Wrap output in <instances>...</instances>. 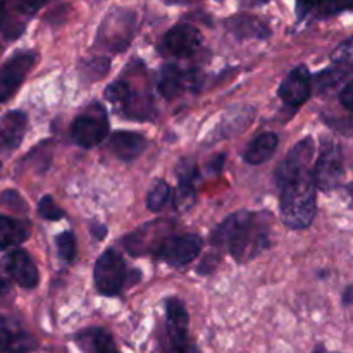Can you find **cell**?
Masks as SVG:
<instances>
[{"mask_svg": "<svg viewBox=\"0 0 353 353\" xmlns=\"http://www.w3.org/2000/svg\"><path fill=\"white\" fill-rule=\"evenodd\" d=\"M281 188V217L286 226L302 230L310 226L316 216V183L312 169L290 174L278 181Z\"/></svg>", "mask_w": 353, "mask_h": 353, "instance_id": "1", "label": "cell"}, {"mask_svg": "<svg viewBox=\"0 0 353 353\" xmlns=\"http://www.w3.org/2000/svg\"><path fill=\"white\" fill-rule=\"evenodd\" d=\"M210 240L217 247H226L236 261L254 257L268 243L264 228L259 226L257 216L252 212H238L230 216L214 230Z\"/></svg>", "mask_w": 353, "mask_h": 353, "instance_id": "2", "label": "cell"}, {"mask_svg": "<svg viewBox=\"0 0 353 353\" xmlns=\"http://www.w3.org/2000/svg\"><path fill=\"white\" fill-rule=\"evenodd\" d=\"M72 140L83 148H93L102 143L109 134L107 114L99 103H93L72 123Z\"/></svg>", "mask_w": 353, "mask_h": 353, "instance_id": "3", "label": "cell"}, {"mask_svg": "<svg viewBox=\"0 0 353 353\" xmlns=\"http://www.w3.org/2000/svg\"><path fill=\"white\" fill-rule=\"evenodd\" d=\"M95 285L102 295H117L126 283L128 271L123 257L116 250L103 252L95 264Z\"/></svg>", "mask_w": 353, "mask_h": 353, "instance_id": "4", "label": "cell"}, {"mask_svg": "<svg viewBox=\"0 0 353 353\" xmlns=\"http://www.w3.org/2000/svg\"><path fill=\"white\" fill-rule=\"evenodd\" d=\"M343 162L345 161L341 147H338L333 141L324 143L319 159H317L316 162V168H314L312 171L316 188L324 190V192H331V190L336 188L341 183V178H343Z\"/></svg>", "mask_w": 353, "mask_h": 353, "instance_id": "5", "label": "cell"}, {"mask_svg": "<svg viewBox=\"0 0 353 353\" xmlns=\"http://www.w3.org/2000/svg\"><path fill=\"white\" fill-rule=\"evenodd\" d=\"M202 45V33L192 24H178L162 37L161 52L174 59H185L195 54Z\"/></svg>", "mask_w": 353, "mask_h": 353, "instance_id": "6", "label": "cell"}, {"mask_svg": "<svg viewBox=\"0 0 353 353\" xmlns=\"http://www.w3.org/2000/svg\"><path fill=\"white\" fill-rule=\"evenodd\" d=\"M203 241L199 234L169 238L157 247V257L171 265H186L199 257Z\"/></svg>", "mask_w": 353, "mask_h": 353, "instance_id": "7", "label": "cell"}, {"mask_svg": "<svg viewBox=\"0 0 353 353\" xmlns=\"http://www.w3.org/2000/svg\"><path fill=\"white\" fill-rule=\"evenodd\" d=\"M37 55L33 52H21L6 62L0 69V102L9 100L23 85L24 78L31 71Z\"/></svg>", "mask_w": 353, "mask_h": 353, "instance_id": "8", "label": "cell"}, {"mask_svg": "<svg viewBox=\"0 0 353 353\" xmlns=\"http://www.w3.org/2000/svg\"><path fill=\"white\" fill-rule=\"evenodd\" d=\"M133 24L134 16L126 10H117V12L110 14L100 30V41L112 47L114 50H121L126 47L133 34Z\"/></svg>", "mask_w": 353, "mask_h": 353, "instance_id": "9", "label": "cell"}, {"mask_svg": "<svg viewBox=\"0 0 353 353\" xmlns=\"http://www.w3.org/2000/svg\"><path fill=\"white\" fill-rule=\"evenodd\" d=\"M310 97V72L305 65L293 69L279 86V99L290 107H300Z\"/></svg>", "mask_w": 353, "mask_h": 353, "instance_id": "10", "label": "cell"}, {"mask_svg": "<svg viewBox=\"0 0 353 353\" xmlns=\"http://www.w3.org/2000/svg\"><path fill=\"white\" fill-rule=\"evenodd\" d=\"M7 272L10 274V278L17 283L23 288H34L40 281V276H38V269L34 265V262L31 261L30 254L24 250H14L7 255Z\"/></svg>", "mask_w": 353, "mask_h": 353, "instance_id": "11", "label": "cell"}, {"mask_svg": "<svg viewBox=\"0 0 353 353\" xmlns=\"http://www.w3.org/2000/svg\"><path fill=\"white\" fill-rule=\"evenodd\" d=\"M195 72L190 69L179 68L176 64H168L161 72L159 79V90L165 99H174L183 92L190 90L195 83Z\"/></svg>", "mask_w": 353, "mask_h": 353, "instance_id": "12", "label": "cell"}, {"mask_svg": "<svg viewBox=\"0 0 353 353\" xmlns=\"http://www.w3.org/2000/svg\"><path fill=\"white\" fill-rule=\"evenodd\" d=\"M314 157V141L312 138H305L300 143H296L292 148L288 155H286L285 161L279 164V168L276 169V181H281L283 178L290 174H295V172L302 171V169L310 168Z\"/></svg>", "mask_w": 353, "mask_h": 353, "instance_id": "13", "label": "cell"}, {"mask_svg": "<svg viewBox=\"0 0 353 353\" xmlns=\"http://www.w3.org/2000/svg\"><path fill=\"white\" fill-rule=\"evenodd\" d=\"M165 327L171 343L188 340V314L181 300L169 299L165 303Z\"/></svg>", "mask_w": 353, "mask_h": 353, "instance_id": "14", "label": "cell"}, {"mask_svg": "<svg viewBox=\"0 0 353 353\" xmlns=\"http://www.w3.org/2000/svg\"><path fill=\"white\" fill-rule=\"evenodd\" d=\"M110 150L119 157L121 161L131 162L143 154L145 147H147V140L141 137L140 133H131V131H119L110 137L109 143Z\"/></svg>", "mask_w": 353, "mask_h": 353, "instance_id": "15", "label": "cell"}, {"mask_svg": "<svg viewBox=\"0 0 353 353\" xmlns=\"http://www.w3.org/2000/svg\"><path fill=\"white\" fill-rule=\"evenodd\" d=\"M30 347H33V340L17 324L0 317V350L21 353L30 350Z\"/></svg>", "mask_w": 353, "mask_h": 353, "instance_id": "16", "label": "cell"}, {"mask_svg": "<svg viewBox=\"0 0 353 353\" xmlns=\"http://www.w3.org/2000/svg\"><path fill=\"white\" fill-rule=\"evenodd\" d=\"M26 128V116L23 112H9L0 119V148L14 150L21 143Z\"/></svg>", "mask_w": 353, "mask_h": 353, "instance_id": "17", "label": "cell"}, {"mask_svg": "<svg viewBox=\"0 0 353 353\" xmlns=\"http://www.w3.org/2000/svg\"><path fill=\"white\" fill-rule=\"evenodd\" d=\"M76 343L83 353H119L112 336L100 327H92L78 333Z\"/></svg>", "mask_w": 353, "mask_h": 353, "instance_id": "18", "label": "cell"}, {"mask_svg": "<svg viewBox=\"0 0 353 353\" xmlns=\"http://www.w3.org/2000/svg\"><path fill=\"white\" fill-rule=\"evenodd\" d=\"M276 148H278V137L274 133H262L248 145L247 150L243 152V159L252 165L264 164L274 155Z\"/></svg>", "mask_w": 353, "mask_h": 353, "instance_id": "19", "label": "cell"}, {"mask_svg": "<svg viewBox=\"0 0 353 353\" xmlns=\"http://www.w3.org/2000/svg\"><path fill=\"white\" fill-rule=\"evenodd\" d=\"M30 236V223L12 217L0 216V248L21 245Z\"/></svg>", "mask_w": 353, "mask_h": 353, "instance_id": "20", "label": "cell"}, {"mask_svg": "<svg viewBox=\"0 0 353 353\" xmlns=\"http://www.w3.org/2000/svg\"><path fill=\"white\" fill-rule=\"evenodd\" d=\"M228 28H231L238 37H250V34L252 37H265L264 33H261V30L268 31L257 19L247 16H238L228 21Z\"/></svg>", "mask_w": 353, "mask_h": 353, "instance_id": "21", "label": "cell"}, {"mask_svg": "<svg viewBox=\"0 0 353 353\" xmlns=\"http://www.w3.org/2000/svg\"><path fill=\"white\" fill-rule=\"evenodd\" d=\"M169 196H171V186H169L165 181H157L154 185V188H152L147 195L148 210H152V212H159V210L168 203Z\"/></svg>", "mask_w": 353, "mask_h": 353, "instance_id": "22", "label": "cell"}, {"mask_svg": "<svg viewBox=\"0 0 353 353\" xmlns=\"http://www.w3.org/2000/svg\"><path fill=\"white\" fill-rule=\"evenodd\" d=\"M352 6V0H314L312 7L321 17H330L338 12L348 10Z\"/></svg>", "mask_w": 353, "mask_h": 353, "instance_id": "23", "label": "cell"}, {"mask_svg": "<svg viewBox=\"0 0 353 353\" xmlns=\"http://www.w3.org/2000/svg\"><path fill=\"white\" fill-rule=\"evenodd\" d=\"M196 192L195 185L192 183H179L178 190L174 193V207L178 210H188L195 203Z\"/></svg>", "mask_w": 353, "mask_h": 353, "instance_id": "24", "label": "cell"}, {"mask_svg": "<svg viewBox=\"0 0 353 353\" xmlns=\"http://www.w3.org/2000/svg\"><path fill=\"white\" fill-rule=\"evenodd\" d=\"M133 93L134 92L131 90V86L128 85L126 81H121V79L119 81H114L112 85L107 86L105 90V97L110 102L116 103V105H124Z\"/></svg>", "mask_w": 353, "mask_h": 353, "instance_id": "25", "label": "cell"}, {"mask_svg": "<svg viewBox=\"0 0 353 353\" xmlns=\"http://www.w3.org/2000/svg\"><path fill=\"white\" fill-rule=\"evenodd\" d=\"M59 257L65 262H71L76 255V238L71 231H64L57 236Z\"/></svg>", "mask_w": 353, "mask_h": 353, "instance_id": "26", "label": "cell"}, {"mask_svg": "<svg viewBox=\"0 0 353 353\" xmlns=\"http://www.w3.org/2000/svg\"><path fill=\"white\" fill-rule=\"evenodd\" d=\"M38 212H40L41 217L50 221H59L62 216H64V212L59 209L57 203L54 202L52 196H43V199L40 200V203H38Z\"/></svg>", "mask_w": 353, "mask_h": 353, "instance_id": "27", "label": "cell"}, {"mask_svg": "<svg viewBox=\"0 0 353 353\" xmlns=\"http://www.w3.org/2000/svg\"><path fill=\"white\" fill-rule=\"evenodd\" d=\"M176 174H178L179 183H192L195 185V181L199 179V171H196L195 164L192 161H181L176 168Z\"/></svg>", "mask_w": 353, "mask_h": 353, "instance_id": "28", "label": "cell"}, {"mask_svg": "<svg viewBox=\"0 0 353 353\" xmlns=\"http://www.w3.org/2000/svg\"><path fill=\"white\" fill-rule=\"evenodd\" d=\"M333 61L334 64L343 65V68H350L352 62V40H345L340 47L336 48V52L333 54Z\"/></svg>", "mask_w": 353, "mask_h": 353, "instance_id": "29", "label": "cell"}, {"mask_svg": "<svg viewBox=\"0 0 353 353\" xmlns=\"http://www.w3.org/2000/svg\"><path fill=\"white\" fill-rule=\"evenodd\" d=\"M45 2H47V0H12L16 9L19 10V12L26 14V16H31V14H34L37 10H40Z\"/></svg>", "mask_w": 353, "mask_h": 353, "instance_id": "30", "label": "cell"}, {"mask_svg": "<svg viewBox=\"0 0 353 353\" xmlns=\"http://www.w3.org/2000/svg\"><path fill=\"white\" fill-rule=\"evenodd\" d=\"M165 353H199L195 345L190 343V340L179 341V343H171L169 350Z\"/></svg>", "mask_w": 353, "mask_h": 353, "instance_id": "31", "label": "cell"}, {"mask_svg": "<svg viewBox=\"0 0 353 353\" xmlns=\"http://www.w3.org/2000/svg\"><path fill=\"white\" fill-rule=\"evenodd\" d=\"M340 99H341V102H343V105L347 107L348 110H352V107H353V93H352V83L350 81H348L347 86H345V88H343V92H341Z\"/></svg>", "mask_w": 353, "mask_h": 353, "instance_id": "32", "label": "cell"}, {"mask_svg": "<svg viewBox=\"0 0 353 353\" xmlns=\"http://www.w3.org/2000/svg\"><path fill=\"white\" fill-rule=\"evenodd\" d=\"M223 161H224L223 155H221V157H217V161H216V159H214L212 164H210V171H214V169H216V172H219L221 165H223Z\"/></svg>", "mask_w": 353, "mask_h": 353, "instance_id": "33", "label": "cell"}, {"mask_svg": "<svg viewBox=\"0 0 353 353\" xmlns=\"http://www.w3.org/2000/svg\"><path fill=\"white\" fill-rule=\"evenodd\" d=\"M7 290H9V283H7V279L0 274V295H3Z\"/></svg>", "mask_w": 353, "mask_h": 353, "instance_id": "34", "label": "cell"}, {"mask_svg": "<svg viewBox=\"0 0 353 353\" xmlns=\"http://www.w3.org/2000/svg\"><path fill=\"white\" fill-rule=\"evenodd\" d=\"M3 21H6V7H3L2 3H0V26H2V24H3Z\"/></svg>", "mask_w": 353, "mask_h": 353, "instance_id": "35", "label": "cell"}]
</instances>
